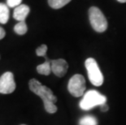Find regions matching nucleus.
<instances>
[{
	"instance_id": "f257e3e1",
	"label": "nucleus",
	"mask_w": 126,
	"mask_h": 125,
	"mask_svg": "<svg viewBox=\"0 0 126 125\" xmlns=\"http://www.w3.org/2000/svg\"><path fill=\"white\" fill-rule=\"evenodd\" d=\"M29 89L32 92L42 99L45 110L47 111V112L54 114L57 111V107L55 106V102H57V97L53 94L52 91L49 88L42 84L35 79H32L29 81Z\"/></svg>"
},
{
	"instance_id": "f03ea898",
	"label": "nucleus",
	"mask_w": 126,
	"mask_h": 125,
	"mask_svg": "<svg viewBox=\"0 0 126 125\" xmlns=\"http://www.w3.org/2000/svg\"><path fill=\"white\" fill-rule=\"evenodd\" d=\"M107 102V97L96 90H90L85 93L80 102V107L84 111H89L97 106H102Z\"/></svg>"
},
{
	"instance_id": "7ed1b4c3",
	"label": "nucleus",
	"mask_w": 126,
	"mask_h": 125,
	"mask_svg": "<svg viewBox=\"0 0 126 125\" xmlns=\"http://www.w3.org/2000/svg\"><path fill=\"white\" fill-rule=\"evenodd\" d=\"M90 22L92 28L98 33H103L108 28V20L100 9L96 7H90L89 10Z\"/></svg>"
},
{
	"instance_id": "20e7f679",
	"label": "nucleus",
	"mask_w": 126,
	"mask_h": 125,
	"mask_svg": "<svg viewBox=\"0 0 126 125\" xmlns=\"http://www.w3.org/2000/svg\"><path fill=\"white\" fill-rule=\"evenodd\" d=\"M85 64L91 84L95 86L102 85L103 83V76L98 68L96 60L93 58H89L85 60Z\"/></svg>"
},
{
	"instance_id": "39448f33",
	"label": "nucleus",
	"mask_w": 126,
	"mask_h": 125,
	"mask_svg": "<svg viewBox=\"0 0 126 125\" xmlns=\"http://www.w3.org/2000/svg\"><path fill=\"white\" fill-rule=\"evenodd\" d=\"M68 89L69 93L74 97H81L85 91V80L84 76L76 74L71 77L68 84Z\"/></svg>"
},
{
	"instance_id": "423d86ee",
	"label": "nucleus",
	"mask_w": 126,
	"mask_h": 125,
	"mask_svg": "<svg viewBox=\"0 0 126 125\" xmlns=\"http://www.w3.org/2000/svg\"><path fill=\"white\" fill-rule=\"evenodd\" d=\"M16 82L13 73L7 71L0 76V94H9L15 91Z\"/></svg>"
},
{
	"instance_id": "0eeeda50",
	"label": "nucleus",
	"mask_w": 126,
	"mask_h": 125,
	"mask_svg": "<svg viewBox=\"0 0 126 125\" xmlns=\"http://www.w3.org/2000/svg\"><path fill=\"white\" fill-rule=\"evenodd\" d=\"M68 69V64L63 58L51 60V71L56 76L62 77L66 74Z\"/></svg>"
},
{
	"instance_id": "6e6552de",
	"label": "nucleus",
	"mask_w": 126,
	"mask_h": 125,
	"mask_svg": "<svg viewBox=\"0 0 126 125\" xmlns=\"http://www.w3.org/2000/svg\"><path fill=\"white\" fill-rule=\"evenodd\" d=\"M29 6L25 4H20V6L16 7L14 10L13 12V17L15 20L20 21H25V18L28 16L29 13Z\"/></svg>"
},
{
	"instance_id": "1a4fd4ad",
	"label": "nucleus",
	"mask_w": 126,
	"mask_h": 125,
	"mask_svg": "<svg viewBox=\"0 0 126 125\" xmlns=\"http://www.w3.org/2000/svg\"><path fill=\"white\" fill-rule=\"evenodd\" d=\"M46 61L42 63V64L38 65L37 67V72L41 75L44 76H49L50 72H51V60L48 59L47 57H45Z\"/></svg>"
},
{
	"instance_id": "9d476101",
	"label": "nucleus",
	"mask_w": 126,
	"mask_h": 125,
	"mask_svg": "<svg viewBox=\"0 0 126 125\" xmlns=\"http://www.w3.org/2000/svg\"><path fill=\"white\" fill-rule=\"evenodd\" d=\"M10 11L8 7L4 3H0V23L6 24L9 20Z\"/></svg>"
},
{
	"instance_id": "9b49d317",
	"label": "nucleus",
	"mask_w": 126,
	"mask_h": 125,
	"mask_svg": "<svg viewBox=\"0 0 126 125\" xmlns=\"http://www.w3.org/2000/svg\"><path fill=\"white\" fill-rule=\"evenodd\" d=\"M70 2L71 0H48V3L54 9L62 8Z\"/></svg>"
},
{
	"instance_id": "f8f14e48",
	"label": "nucleus",
	"mask_w": 126,
	"mask_h": 125,
	"mask_svg": "<svg viewBox=\"0 0 126 125\" xmlns=\"http://www.w3.org/2000/svg\"><path fill=\"white\" fill-rule=\"evenodd\" d=\"M27 30H28V27L25 21H20L14 27V31L18 35H24V34L26 33Z\"/></svg>"
},
{
	"instance_id": "ddd939ff",
	"label": "nucleus",
	"mask_w": 126,
	"mask_h": 125,
	"mask_svg": "<svg viewBox=\"0 0 126 125\" xmlns=\"http://www.w3.org/2000/svg\"><path fill=\"white\" fill-rule=\"evenodd\" d=\"M80 125H97V120L94 117L87 115L85 116L80 120Z\"/></svg>"
},
{
	"instance_id": "4468645a",
	"label": "nucleus",
	"mask_w": 126,
	"mask_h": 125,
	"mask_svg": "<svg viewBox=\"0 0 126 125\" xmlns=\"http://www.w3.org/2000/svg\"><path fill=\"white\" fill-rule=\"evenodd\" d=\"M47 51V45H42L38 48L36 50V54L37 56H42L46 57V54Z\"/></svg>"
},
{
	"instance_id": "2eb2a0df",
	"label": "nucleus",
	"mask_w": 126,
	"mask_h": 125,
	"mask_svg": "<svg viewBox=\"0 0 126 125\" xmlns=\"http://www.w3.org/2000/svg\"><path fill=\"white\" fill-rule=\"evenodd\" d=\"M22 0H7V6L10 7H16L20 6Z\"/></svg>"
},
{
	"instance_id": "dca6fc26",
	"label": "nucleus",
	"mask_w": 126,
	"mask_h": 125,
	"mask_svg": "<svg viewBox=\"0 0 126 125\" xmlns=\"http://www.w3.org/2000/svg\"><path fill=\"white\" fill-rule=\"evenodd\" d=\"M5 34H6V33H5V30L2 27H0V40L4 38Z\"/></svg>"
},
{
	"instance_id": "f3484780",
	"label": "nucleus",
	"mask_w": 126,
	"mask_h": 125,
	"mask_svg": "<svg viewBox=\"0 0 126 125\" xmlns=\"http://www.w3.org/2000/svg\"><path fill=\"white\" fill-rule=\"evenodd\" d=\"M101 106V111H108V105L106 104H103V105H102V106Z\"/></svg>"
},
{
	"instance_id": "a211bd4d",
	"label": "nucleus",
	"mask_w": 126,
	"mask_h": 125,
	"mask_svg": "<svg viewBox=\"0 0 126 125\" xmlns=\"http://www.w3.org/2000/svg\"><path fill=\"white\" fill-rule=\"evenodd\" d=\"M117 1L120 2H123V3H124V2H126V0H117Z\"/></svg>"
},
{
	"instance_id": "6ab92c4d",
	"label": "nucleus",
	"mask_w": 126,
	"mask_h": 125,
	"mask_svg": "<svg viewBox=\"0 0 126 125\" xmlns=\"http://www.w3.org/2000/svg\"><path fill=\"white\" fill-rule=\"evenodd\" d=\"M21 125H25V124H21Z\"/></svg>"
}]
</instances>
